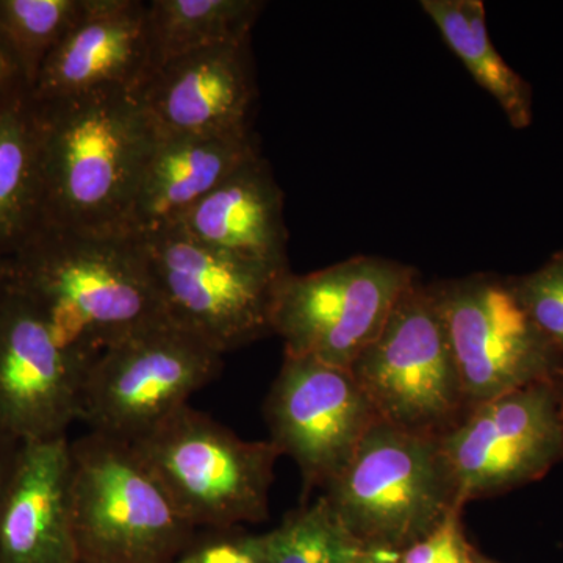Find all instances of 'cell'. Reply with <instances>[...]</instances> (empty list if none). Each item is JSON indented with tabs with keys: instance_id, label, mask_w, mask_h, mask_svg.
Wrapping results in <instances>:
<instances>
[{
	"instance_id": "e0dca14e",
	"label": "cell",
	"mask_w": 563,
	"mask_h": 563,
	"mask_svg": "<svg viewBox=\"0 0 563 563\" xmlns=\"http://www.w3.org/2000/svg\"><path fill=\"white\" fill-rule=\"evenodd\" d=\"M257 155L261 152L251 132L157 135L133 195L125 235L176 228L214 188Z\"/></svg>"
},
{
	"instance_id": "8992f818",
	"label": "cell",
	"mask_w": 563,
	"mask_h": 563,
	"mask_svg": "<svg viewBox=\"0 0 563 563\" xmlns=\"http://www.w3.org/2000/svg\"><path fill=\"white\" fill-rule=\"evenodd\" d=\"M351 373L379 421L442 439L470 412L431 285L417 280Z\"/></svg>"
},
{
	"instance_id": "9c48e42d",
	"label": "cell",
	"mask_w": 563,
	"mask_h": 563,
	"mask_svg": "<svg viewBox=\"0 0 563 563\" xmlns=\"http://www.w3.org/2000/svg\"><path fill=\"white\" fill-rule=\"evenodd\" d=\"M417 280L412 266L376 255L303 276L290 272L277 288L273 333L284 340L287 357L351 369Z\"/></svg>"
},
{
	"instance_id": "9a60e30c",
	"label": "cell",
	"mask_w": 563,
	"mask_h": 563,
	"mask_svg": "<svg viewBox=\"0 0 563 563\" xmlns=\"http://www.w3.org/2000/svg\"><path fill=\"white\" fill-rule=\"evenodd\" d=\"M250 44L195 52L152 70L135 96L157 135L250 133L255 98Z\"/></svg>"
},
{
	"instance_id": "5b68a950",
	"label": "cell",
	"mask_w": 563,
	"mask_h": 563,
	"mask_svg": "<svg viewBox=\"0 0 563 563\" xmlns=\"http://www.w3.org/2000/svg\"><path fill=\"white\" fill-rule=\"evenodd\" d=\"M177 509L196 529H231L268 518L280 451L247 442L190 404L133 440Z\"/></svg>"
},
{
	"instance_id": "2e32d148",
	"label": "cell",
	"mask_w": 563,
	"mask_h": 563,
	"mask_svg": "<svg viewBox=\"0 0 563 563\" xmlns=\"http://www.w3.org/2000/svg\"><path fill=\"white\" fill-rule=\"evenodd\" d=\"M0 563H79L69 510V440L21 443L0 504Z\"/></svg>"
},
{
	"instance_id": "484cf974",
	"label": "cell",
	"mask_w": 563,
	"mask_h": 563,
	"mask_svg": "<svg viewBox=\"0 0 563 563\" xmlns=\"http://www.w3.org/2000/svg\"><path fill=\"white\" fill-rule=\"evenodd\" d=\"M462 512L451 510L431 533L401 551L396 563H477L463 532Z\"/></svg>"
},
{
	"instance_id": "7402d4cb",
	"label": "cell",
	"mask_w": 563,
	"mask_h": 563,
	"mask_svg": "<svg viewBox=\"0 0 563 563\" xmlns=\"http://www.w3.org/2000/svg\"><path fill=\"white\" fill-rule=\"evenodd\" d=\"M266 563H368V553L346 531L324 496L263 533Z\"/></svg>"
},
{
	"instance_id": "f546056e",
	"label": "cell",
	"mask_w": 563,
	"mask_h": 563,
	"mask_svg": "<svg viewBox=\"0 0 563 563\" xmlns=\"http://www.w3.org/2000/svg\"><path fill=\"white\" fill-rule=\"evenodd\" d=\"M3 279H5V276H3V262H2V263H0V292H2Z\"/></svg>"
},
{
	"instance_id": "4dcf8cb0",
	"label": "cell",
	"mask_w": 563,
	"mask_h": 563,
	"mask_svg": "<svg viewBox=\"0 0 563 563\" xmlns=\"http://www.w3.org/2000/svg\"><path fill=\"white\" fill-rule=\"evenodd\" d=\"M362 563H365V562H362Z\"/></svg>"
},
{
	"instance_id": "7c38bea8",
	"label": "cell",
	"mask_w": 563,
	"mask_h": 563,
	"mask_svg": "<svg viewBox=\"0 0 563 563\" xmlns=\"http://www.w3.org/2000/svg\"><path fill=\"white\" fill-rule=\"evenodd\" d=\"M95 361L63 343L38 307L3 279L0 433L20 443L66 437L81 420L85 383Z\"/></svg>"
},
{
	"instance_id": "7a4b0ae2",
	"label": "cell",
	"mask_w": 563,
	"mask_h": 563,
	"mask_svg": "<svg viewBox=\"0 0 563 563\" xmlns=\"http://www.w3.org/2000/svg\"><path fill=\"white\" fill-rule=\"evenodd\" d=\"M35 103L41 224L125 233L136 185L157 140L135 92L102 91Z\"/></svg>"
},
{
	"instance_id": "8fae6325",
	"label": "cell",
	"mask_w": 563,
	"mask_h": 563,
	"mask_svg": "<svg viewBox=\"0 0 563 563\" xmlns=\"http://www.w3.org/2000/svg\"><path fill=\"white\" fill-rule=\"evenodd\" d=\"M558 379L473 407L440 439L461 506L533 483L563 459Z\"/></svg>"
},
{
	"instance_id": "ac0fdd59",
	"label": "cell",
	"mask_w": 563,
	"mask_h": 563,
	"mask_svg": "<svg viewBox=\"0 0 563 563\" xmlns=\"http://www.w3.org/2000/svg\"><path fill=\"white\" fill-rule=\"evenodd\" d=\"M179 228L211 250L277 273L288 265L284 192L269 163L257 155L207 196Z\"/></svg>"
},
{
	"instance_id": "ba28073f",
	"label": "cell",
	"mask_w": 563,
	"mask_h": 563,
	"mask_svg": "<svg viewBox=\"0 0 563 563\" xmlns=\"http://www.w3.org/2000/svg\"><path fill=\"white\" fill-rule=\"evenodd\" d=\"M135 239L169 321L222 355L273 333L277 288L290 272H273L211 250L179 225Z\"/></svg>"
},
{
	"instance_id": "f1b7e54d",
	"label": "cell",
	"mask_w": 563,
	"mask_h": 563,
	"mask_svg": "<svg viewBox=\"0 0 563 563\" xmlns=\"http://www.w3.org/2000/svg\"><path fill=\"white\" fill-rule=\"evenodd\" d=\"M558 385H559V410H561V420H562V428H563V369H562L561 374H559Z\"/></svg>"
},
{
	"instance_id": "4316f807",
	"label": "cell",
	"mask_w": 563,
	"mask_h": 563,
	"mask_svg": "<svg viewBox=\"0 0 563 563\" xmlns=\"http://www.w3.org/2000/svg\"><path fill=\"white\" fill-rule=\"evenodd\" d=\"M21 90H29L20 66L0 38V103Z\"/></svg>"
},
{
	"instance_id": "603a6c76",
	"label": "cell",
	"mask_w": 563,
	"mask_h": 563,
	"mask_svg": "<svg viewBox=\"0 0 563 563\" xmlns=\"http://www.w3.org/2000/svg\"><path fill=\"white\" fill-rule=\"evenodd\" d=\"M84 7L85 0H0V38L29 90Z\"/></svg>"
},
{
	"instance_id": "d4e9b609",
	"label": "cell",
	"mask_w": 563,
	"mask_h": 563,
	"mask_svg": "<svg viewBox=\"0 0 563 563\" xmlns=\"http://www.w3.org/2000/svg\"><path fill=\"white\" fill-rule=\"evenodd\" d=\"M176 563H266L263 533L254 536L239 528L206 529L196 533Z\"/></svg>"
},
{
	"instance_id": "d6986e66",
	"label": "cell",
	"mask_w": 563,
	"mask_h": 563,
	"mask_svg": "<svg viewBox=\"0 0 563 563\" xmlns=\"http://www.w3.org/2000/svg\"><path fill=\"white\" fill-rule=\"evenodd\" d=\"M43 218L38 110L31 90L0 103V263Z\"/></svg>"
},
{
	"instance_id": "277c9868",
	"label": "cell",
	"mask_w": 563,
	"mask_h": 563,
	"mask_svg": "<svg viewBox=\"0 0 563 563\" xmlns=\"http://www.w3.org/2000/svg\"><path fill=\"white\" fill-rule=\"evenodd\" d=\"M325 501L366 553L399 554L431 533L457 501L440 439L377 421Z\"/></svg>"
},
{
	"instance_id": "6da1fadb",
	"label": "cell",
	"mask_w": 563,
	"mask_h": 563,
	"mask_svg": "<svg viewBox=\"0 0 563 563\" xmlns=\"http://www.w3.org/2000/svg\"><path fill=\"white\" fill-rule=\"evenodd\" d=\"M3 272L63 343L91 358L166 318L139 239L125 233L40 224Z\"/></svg>"
},
{
	"instance_id": "52a82bcc",
	"label": "cell",
	"mask_w": 563,
	"mask_h": 563,
	"mask_svg": "<svg viewBox=\"0 0 563 563\" xmlns=\"http://www.w3.org/2000/svg\"><path fill=\"white\" fill-rule=\"evenodd\" d=\"M222 357L168 318L152 322L92 362L80 421L91 432L132 443L217 379Z\"/></svg>"
},
{
	"instance_id": "ffe728a7",
	"label": "cell",
	"mask_w": 563,
	"mask_h": 563,
	"mask_svg": "<svg viewBox=\"0 0 563 563\" xmlns=\"http://www.w3.org/2000/svg\"><path fill=\"white\" fill-rule=\"evenodd\" d=\"M421 9L431 18L479 87L501 107L517 131L532 124V88L510 68L488 35L487 16L481 0H422Z\"/></svg>"
},
{
	"instance_id": "4fadbf2b",
	"label": "cell",
	"mask_w": 563,
	"mask_h": 563,
	"mask_svg": "<svg viewBox=\"0 0 563 563\" xmlns=\"http://www.w3.org/2000/svg\"><path fill=\"white\" fill-rule=\"evenodd\" d=\"M265 417L269 442L296 462L306 490L328 487L379 421L351 369L287 355Z\"/></svg>"
},
{
	"instance_id": "44dd1931",
	"label": "cell",
	"mask_w": 563,
	"mask_h": 563,
	"mask_svg": "<svg viewBox=\"0 0 563 563\" xmlns=\"http://www.w3.org/2000/svg\"><path fill=\"white\" fill-rule=\"evenodd\" d=\"M265 5L261 0H151L150 73L195 52L251 43L252 27Z\"/></svg>"
},
{
	"instance_id": "5bb4252c",
	"label": "cell",
	"mask_w": 563,
	"mask_h": 563,
	"mask_svg": "<svg viewBox=\"0 0 563 563\" xmlns=\"http://www.w3.org/2000/svg\"><path fill=\"white\" fill-rule=\"evenodd\" d=\"M151 70L147 2L85 0L80 16L44 62L31 95L52 102L139 90Z\"/></svg>"
},
{
	"instance_id": "30bf717a",
	"label": "cell",
	"mask_w": 563,
	"mask_h": 563,
	"mask_svg": "<svg viewBox=\"0 0 563 563\" xmlns=\"http://www.w3.org/2000/svg\"><path fill=\"white\" fill-rule=\"evenodd\" d=\"M431 287L468 410L558 379L563 357L526 313L509 277L472 274Z\"/></svg>"
},
{
	"instance_id": "83f0119b",
	"label": "cell",
	"mask_w": 563,
	"mask_h": 563,
	"mask_svg": "<svg viewBox=\"0 0 563 563\" xmlns=\"http://www.w3.org/2000/svg\"><path fill=\"white\" fill-rule=\"evenodd\" d=\"M20 448V442L0 433V504L5 496L7 487H9Z\"/></svg>"
},
{
	"instance_id": "cb8c5ba5",
	"label": "cell",
	"mask_w": 563,
	"mask_h": 563,
	"mask_svg": "<svg viewBox=\"0 0 563 563\" xmlns=\"http://www.w3.org/2000/svg\"><path fill=\"white\" fill-rule=\"evenodd\" d=\"M509 280L526 313L563 357V250L536 272Z\"/></svg>"
},
{
	"instance_id": "3957f363",
	"label": "cell",
	"mask_w": 563,
	"mask_h": 563,
	"mask_svg": "<svg viewBox=\"0 0 563 563\" xmlns=\"http://www.w3.org/2000/svg\"><path fill=\"white\" fill-rule=\"evenodd\" d=\"M69 510L79 563H176L198 529L132 443L69 442Z\"/></svg>"
}]
</instances>
